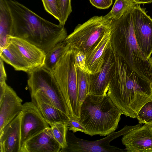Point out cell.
Segmentation results:
<instances>
[{"label": "cell", "instance_id": "cell-23", "mask_svg": "<svg viewBox=\"0 0 152 152\" xmlns=\"http://www.w3.org/2000/svg\"><path fill=\"white\" fill-rule=\"evenodd\" d=\"M49 124L51 128L54 137L61 147V150L66 148V136L68 130L67 123L65 122H54Z\"/></svg>", "mask_w": 152, "mask_h": 152}, {"label": "cell", "instance_id": "cell-15", "mask_svg": "<svg viewBox=\"0 0 152 152\" xmlns=\"http://www.w3.org/2000/svg\"><path fill=\"white\" fill-rule=\"evenodd\" d=\"M61 150L50 126L26 141L20 152H59Z\"/></svg>", "mask_w": 152, "mask_h": 152}, {"label": "cell", "instance_id": "cell-1", "mask_svg": "<svg viewBox=\"0 0 152 152\" xmlns=\"http://www.w3.org/2000/svg\"><path fill=\"white\" fill-rule=\"evenodd\" d=\"M7 2L12 18L11 36L22 38L46 53L68 36L64 26L44 19L17 1Z\"/></svg>", "mask_w": 152, "mask_h": 152}, {"label": "cell", "instance_id": "cell-5", "mask_svg": "<svg viewBox=\"0 0 152 152\" xmlns=\"http://www.w3.org/2000/svg\"><path fill=\"white\" fill-rule=\"evenodd\" d=\"M52 72L69 108L71 116L79 118L80 106L78 99L74 49L70 48L58 61Z\"/></svg>", "mask_w": 152, "mask_h": 152}, {"label": "cell", "instance_id": "cell-19", "mask_svg": "<svg viewBox=\"0 0 152 152\" xmlns=\"http://www.w3.org/2000/svg\"><path fill=\"white\" fill-rule=\"evenodd\" d=\"M12 27V17L7 0H0V52L8 44Z\"/></svg>", "mask_w": 152, "mask_h": 152}, {"label": "cell", "instance_id": "cell-21", "mask_svg": "<svg viewBox=\"0 0 152 152\" xmlns=\"http://www.w3.org/2000/svg\"><path fill=\"white\" fill-rule=\"evenodd\" d=\"M69 45L64 41L59 42L45 53L43 67L52 72L59 60L69 49Z\"/></svg>", "mask_w": 152, "mask_h": 152}, {"label": "cell", "instance_id": "cell-7", "mask_svg": "<svg viewBox=\"0 0 152 152\" xmlns=\"http://www.w3.org/2000/svg\"><path fill=\"white\" fill-rule=\"evenodd\" d=\"M27 84L30 94H44L57 108L68 117L71 116L59 85L53 73L42 67L28 73Z\"/></svg>", "mask_w": 152, "mask_h": 152}, {"label": "cell", "instance_id": "cell-12", "mask_svg": "<svg viewBox=\"0 0 152 152\" xmlns=\"http://www.w3.org/2000/svg\"><path fill=\"white\" fill-rule=\"evenodd\" d=\"M123 144L129 152H152L151 126L145 124L123 135Z\"/></svg>", "mask_w": 152, "mask_h": 152}, {"label": "cell", "instance_id": "cell-28", "mask_svg": "<svg viewBox=\"0 0 152 152\" xmlns=\"http://www.w3.org/2000/svg\"><path fill=\"white\" fill-rule=\"evenodd\" d=\"M66 123L68 125V130L72 131L74 133L79 131L85 133L86 132L84 126L77 118L70 116L69 117Z\"/></svg>", "mask_w": 152, "mask_h": 152}, {"label": "cell", "instance_id": "cell-14", "mask_svg": "<svg viewBox=\"0 0 152 152\" xmlns=\"http://www.w3.org/2000/svg\"><path fill=\"white\" fill-rule=\"evenodd\" d=\"M22 100L10 86L6 85L0 101V132L22 110Z\"/></svg>", "mask_w": 152, "mask_h": 152}, {"label": "cell", "instance_id": "cell-4", "mask_svg": "<svg viewBox=\"0 0 152 152\" xmlns=\"http://www.w3.org/2000/svg\"><path fill=\"white\" fill-rule=\"evenodd\" d=\"M122 114L107 94L89 93L80 105L77 119L86 129L85 134L105 136L116 129Z\"/></svg>", "mask_w": 152, "mask_h": 152}, {"label": "cell", "instance_id": "cell-11", "mask_svg": "<svg viewBox=\"0 0 152 152\" xmlns=\"http://www.w3.org/2000/svg\"><path fill=\"white\" fill-rule=\"evenodd\" d=\"M116 54L111 45L107 50L100 70L94 74H88L90 94H106L115 71Z\"/></svg>", "mask_w": 152, "mask_h": 152}, {"label": "cell", "instance_id": "cell-27", "mask_svg": "<svg viewBox=\"0 0 152 152\" xmlns=\"http://www.w3.org/2000/svg\"><path fill=\"white\" fill-rule=\"evenodd\" d=\"M71 0H59L61 14V20L59 24L64 26L72 12Z\"/></svg>", "mask_w": 152, "mask_h": 152}, {"label": "cell", "instance_id": "cell-31", "mask_svg": "<svg viewBox=\"0 0 152 152\" xmlns=\"http://www.w3.org/2000/svg\"><path fill=\"white\" fill-rule=\"evenodd\" d=\"M7 76L4 66V61L0 58V83H5Z\"/></svg>", "mask_w": 152, "mask_h": 152}, {"label": "cell", "instance_id": "cell-33", "mask_svg": "<svg viewBox=\"0 0 152 152\" xmlns=\"http://www.w3.org/2000/svg\"><path fill=\"white\" fill-rule=\"evenodd\" d=\"M149 61L151 65L152 68V56H151L150 58L149 59Z\"/></svg>", "mask_w": 152, "mask_h": 152}, {"label": "cell", "instance_id": "cell-8", "mask_svg": "<svg viewBox=\"0 0 152 152\" xmlns=\"http://www.w3.org/2000/svg\"><path fill=\"white\" fill-rule=\"evenodd\" d=\"M142 124L139 123L134 126L126 125L120 130L115 131L99 140L88 141L77 137L73 133L68 131L66 140L67 146L61 152H117L125 151L117 147L112 146L111 141L121 135H123L131 130L140 127Z\"/></svg>", "mask_w": 152, "mask_h": 152}, {"label": "cell", "instance_id": "cell-34", "mask_svg": "<svg viewBox=\"0 0 152 152\" xmlns=\"http://www.w3.org/2000/svg\"><path fill=\"white\" fill-rule=\"evenodd\" d=\"M151 126V128H152V125Z\"/></svg>", "mask_w": 152, "mask_h": 152}, {"label": "cell", "instance_id": "cell-25", "mask_svg": "<svg viewBox=\"0 0 152 152\" xmlns=\"http://www.w3.org/2000/svg\"><path fill=\"white\" fill-rule=\"evenodd\" d=\"M136 118L139 123L152 125V101L146 103L141 107Z\"/></svg>", "mask_w": 152, "mask_h": 152}, {"label": "cell", "instance_id": "cell-9", "mask_svg": "<svg viewBox=\"0 0 152 152\" xmlns=\"http://www.w3.org/2000/svg\"><path fill=\"white\" fill-rule=\"evenodd\" d=\"M133 24L138 45L148 61L152 54V18L137 4L132 9Z\"/></svg>", "mask_w": 152, "mask_h": 152}, {"label": "cell", "instance_id": "cell-10", "mask_svg": "<svg viewBox=\"0 0 152 152\" xmlns=\"http://www.w3.org/2000/svg\"><path fill=\"white\" fill-rule=\"evenodd\" d=\"M50 127L32 102L23 104L20 123V150L28 140Z\"/></svg>", "mask_w": 152, "mask_h": 152}, {"label": "cell", "instance_id": "cell-24", "mask_svg": "<svg viewBox=\"0 0 152 152\" xmlns=\"http://www.w3.org/2000/svg\"><path fill=\"white\" fill-rule=\"evenodd\" d=\"M78 99L81 104L89 92L88 73L77 67Z\"/></svg>", "mask_w": 152, "mask_h": 152}, {"label": "cell", "instance_id": "cell-13", "mask_svg": "<svg viewBox=\"0 0 152 152\" xmlns=\"http://www.w3.org/2000/svg\"><path fill=\"white\" fill-rule=\"evenodd\" d=\"M8 42L13 45L32 71L43 66L45 53L42 50L20 38L9 36Z\"/></svg>", "mask_w": 152, "mask_h": 152}, {"label": "cell", "instance_id": "cell-29", "mask_svg": "<svg viewBox=\"0 0 152 152\" xmlns=\"http://www.w3.org/2000/svg\"><path fill=\"white\" fill-rule=\"evenodd\" d=\"M75 64L76 66L82 71L87 73L86 66V54L79 50L75 49Z\"/></svg>", "mask_w": 152, "mask_h": 152}, {"label": "cell", "instance_id": "cell-6", "mask_svg": "<svg viewBox=\"0 0 152 152\" xmlns=\"http://www.w3.org/2000/svg\"><path fill=\"white\" fill-rule=\"evenodd\" d=\"M111 20L104 16H94L76 26L65 41L70 48L86 54L110 30Z\"/></svg>", "mask_w": 152, "mask_h": 152}, {"label": "cell", "instance_id": "cell-3", "mask_svg": "<svg viewBox=\"0 0 152 152\" xmlns=\"http://www.w3.org/2000/svg\"><path fill=\"white\" fill-rule=\"evenodd\" d=\"M132 9L119 18L111 20V46L140 78L152 83L151 65L139 47L135 37Z\"/></svg>", "mask_w": 152, "mask_h": 152}, {"label": "cell", "instance_id": "cell-30", "mask_svg": "<svg viewBox=\"0 0 152 152\" xmlns=\"http://www.w3.org/2000/svg\"><path fill=\"white\" fill-rule=\"evenodd\" d=\"M89 0L92 5L99 9H107L111 6L113 3V0Z\"/></svg>", "mask_w": 152, "mask_h": 152}, {"label": "cell", "instance_id": "cell-16", "mask_svg": "<svg viewBox=\"0 0 152 152\" xmlns=\"http://www.w3.org/2000/svg\"><path fill=\"white\" fill-rule=\"evenodd\" d=\"M22 111L0 132V152H20Z\"/></svg>", "mask_w": 152, "mask_h": 152}, {"label": "cell", "instance_id": "cell-17", "mask_svg": "<svg viewBox=\"0 0 152 152\" xmlns=\"http://www.w3.org/2000/svg\"><path fill=\"white\" fill-rule=\"evenodd\" d=\"M110 45V30L86 54V66L88 74H94L99 71L104 63L106 51Z\"/></svg>", "mask_w": 152, "mask_h": 152}, {"label": "cell", "instance_id": "cell-18", "mask_svg": "<svg viewBox=\"0 0 152 152\" xmlns=\"http://www.w3.org/2000/svg\"><path fill=\"white\" fill-rule=\"evenodd\" d=\"M31 101L37 107L48 124L66 122L69 117L56 107L42 93L37 92L31 94Z\"/></svg>", "mask_w": 152, "mask_h": 152}, {"label": "cell", "instance_id": "cell-26", "mask_svg": "<svg viewBox=\"0 0 152 152\" xmlns=\"http://www.w3.org/2000/svg\"><path fill=\"white\" fill-rule=\"evenodd\" d=\"M42 0L46 11L60 23L61 19V14L59 0Z\"/></svg>", "mask_w": 152, "mask_h": 152}, {"label": "cell", "instance_id": "cell-22", "mask_svg": "<svg viewBox=\"0 0 152 152\" xmlns=\"http://www.w3.org/2000/svg\"><path fill=\"white\" fill-rule=\"evenodd\" d=\"M137 4L133 0H115L111 10L104 16L110 20L117 19Z\"/></svg>", "mask_w": 152, "mask_h": 152}, {"label": "cell", "instance_id": "cell-2", "mask_svg": "<svg viewBox=\"0 0 152 152\" xmlns=\"http://www.w3.org/2000/svg\"><path fill=\"white\" fill-rule=\"evenodd\" d=\"M107 94L123 114L135 118L141 107L152 101V83L140 78L116 54L115 71Z\"/></svg>", "mask_w": 152, "mask_h": 152}, {"label": "cell", "instance_id": "cell-20", "mask_svg": "<svg viewBox=\"0 0 152 152\" xmlns=\"http://www.w3.org/2000/svg\"><path fill=\"white\" fill-rule=\"evenodd\" d=\"M1 58L7 64L13 67L15 70L22 71L27 73L32 70L28 64L10 43L0 52Z\"/></svg>", "mask_w": 152, "mask_h": 152}, {"label": "cell", "instance_id": "cell-32", "mask_svg": "<svg viewBox=\"0 0 152 152\" xmlns=\"http://www.w3.org/2000/svg\"><path fill=\"white\" fill-rule=\"evenodd\" d=\"M138 4H142L150 3L152 2V0H133Z\"/></svg>", "mask_w": 152, "mask_h": 152}]
</instances>
